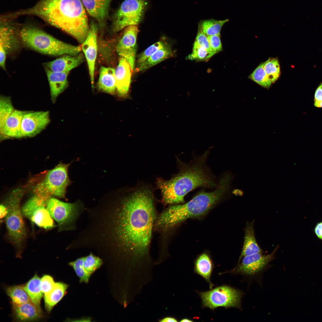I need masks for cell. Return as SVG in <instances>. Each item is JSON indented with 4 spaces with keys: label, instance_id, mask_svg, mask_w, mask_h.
<instances>
[{
    "label": "cell",
    "instance_id": "6da1fadb",
    "mask_svg": "<svg viewBox=\"0 0 322 322\" xmlns=\"http://www.w3.org/2000/svg\"><path fill=\"white\" fill-rule=\"evenodd\" d=\"M151 191L138 189L127 196L86 209L88 223L78 237L80 247L109 254L124 263L133 281L147 278L155 265L150 255L157 215Z\"/></svg>",
    "mask_w": 322,
    "mask_h": 322
},
{
    "label": "cell",
    "instance_id": "7a4b0ae2",
    "mask_svg": "<svg viewBox=\"0 0 322 322\" xmlns=\"http://www.w3.org/2000/svg\"><path fill=\"white\" fill-rule=\"evenodd\" d=\"M37 16L82 44L89 32L88 19L81 0H41L33 7L16 13Z\"/></svg>",
    "mask_w": 322,
    "mask_h": 322
},
{
    "label": "cell",
    "instance_id": "3957f363",
    "mask_svg": "<svg viewBox=\"0 0 322 322\" xmlns=\"http://www.w3.org/2000/svg\"><path fill=\"white\" fill-rule=\"evenodd\" d=\"M232 179L230 174H226L220 179L213 191L200 192L188 202L170 206L158 215L154 230L160 233L162 242H167L170 233L180 223L188 219L199 217L207 213L228 191Z\"/></svg>",
    "mask_w": 322,
    "mask_h": 322
},
{
    "label": "cell",
    "instance_id": "277c9868",
    "mask_svg": "<svg viewBox=\"0 0 322 322\" xmlns=\"http://www.w3.org/2000/svg\"><path fill=\"white\" fill-rule=\"evenodd\" d=\"M203 162L186 165L169 180L158 178L157 184L161 191L163 202L174 205L184 202L185 195L200 187H210L215 184Z\"/></svg>",
    "mask_w": 322,
    "mask_h": 322
},
{
    "label": "cell",
    "instance_id": "5b68a950",
    "mask_svg": "<svg viewBox=\"0 0 322 322\" xmlns=\"http://www.w3.org/2000/svg\"><path fill=\"white\" fill-rule=\"evenodd\" d=\"M23 46L40 53L53 56H75L80 52L79 46L61 41L38 27L27 25L20 29Z\"/></svg>",
    "mask_w": 322,
    "mask_h": 322
},
{
    "label": "cell",
    "instance_id": "8992f818",
    "mask_svg": "<svg viewBox=\"0 0 322 322\" xmlns=\"http://www.w3.org/2000/svg\"><path fill=\"white\" fill-rule=\"evenodd\" d=\"M69 165L60 163L48 171L34 186L35 195L47 199L54 197L65 198L66 188L71 183L68 173Z\"/></svg>",
    "mask_w": 322,
    "mask_h": 322
},
{
    "label": "cell",
    "instance_id": "52a82bcc",
    "mask_svg": "<svg viewBox=\"0 0 322 322\" xmlns=\"http://www.w3.org/2000/svg\"><path fill=\"white\" fill-rule=\"evenodd\" d=\"M46 207L52 218L57 223L60 231L75 230L76 222L85 209L80 200L65 202L53 197L47 199Z\"/></svg>",
    "mask_w": 322,
    "mask_h": 322
},
{
    "label": "cell",
    "instance_id": "ba28073f",
    "mask_svg": "<svg viewBox=\"0 0 322 322\" xmlns=\"http://www.w3.org/2000/svg\"><path fill=\"white\" fill-rule=\"evenodd\" d=\"M21 197V193L16 192L3 203L7 210L4 219L8 236L12 243L18 247L21 246L26 236L23 216L20 207Z\"/></svg>",
    "mask_w": 322,
    "mask_h": 322
},
{
    "label": "cell",
    "instance_id": "9c48e42d",
    "mask_svg": "<svg viewBox=\"0 0 322 322\" xmlns=\"http://www.w3.org/2000/svg\"><path fill=\"white\" fill-rule=\"evenodd\" d=\"M196 292L201 298L203 308L212 310L219 307L241 309L243 293L230 286L223 285L208 291Z\"/></svg>",
    "mask_w": 322,
    "mask_h": 322
},
{
    "label": "cell",
    "instance_id": "30bf717a",
    "mask_svg": "<svg viewBox=\"0 0 322 322\" xmlns=\"http://www.w3.org/2000/svg\"><path fill=\"white\" fill-rule=\"evenodd\" d=\"M147 5V0L124 1L113 16V32H118L127 27L137 25L142 20Z\"/></svg>",
    "mask_w": 322,
    "mask_h": 322
},
{
    "label": "cell",
    "instance_id": "8fae6325",
    "mask_svg": "<svg viewBox=\"0 0 322 322\" xmlns=\"http://www.w3.org/2000/svg\"><path fill=\"white\" fill-rule=\"evenodd\" d=\"M48 199L35 195L21 208L23 216L38 227L47 230L55 227L53 219L47 208Z\"/></svg>",
    "mask_w": 322,
    "mask_h": 322
},
{
    "label": "cell",
    "instance_id": "7c38bea8",
    "mask_svg": "<svg viewBox=\"0 0 322 322\" xmlns=\"http://www.w3.org/2000/svg\"><path fill=\"white\" fill-rule=\"evenodd\" d=\"M278 246H277L270 253L263 255L257 253L243 257L241 263L237 264L233 269L226 273L247 275H254L263 269L274 258Z\"/></svg>",
    "mask_w": 322,
    "mask_h": 322
},
{
    "label": "cell",
    "instance_id": "4fadbf2b",
    "mask_svg": "<svg viewBox=\"0 0 322 322\" xmlns=\"http://www.w3.org/2000/svg\"><path fill=\"white\" fill-rule=\"evenodd\" d=\"M50 122L48 111H29L22 119L20 138L36 136L45 129Z\"/></svg>",
    "mask_w": 322,
    "mask_h": 322
},
{
    "label": "cell",
    "instance_id": "5bb4252c",
    "mask_svg": "<svg viewBox=\"0 0 322 322\" xmlns=\"http://www.w3.org/2000/svg\"><path fill=\"white\" fill-rule=\"evenodd\" d=\"M23 46L20 34V29L3 19L0 28V49L4 50L7 55L16 54Z\"/></svg>",
    "mask_w": 322,
    "mask_h": 322
},
{
    "label": "cell",
    "instance_id": "9a60e30c",
    "mask_svg": "<svg viewBox=\"0 0 322 322\" xmlns=\"http://www.w3.org/2000/svg\"><path fill=\"white\" fill-rule=\"evenodd\" d=\"M138 32L137 25L130 26L125 28L123 36L116 47L117 52L127 61L132 72L134 68Z\"/></svg>",
    "mask_w": 322,
    "mask_h": 322
},
{
    "label": "cell",
    "instance_id": "2e32d148",
    "mask_svg": "<svg viewBox=\"0 0 322 322\" xmlns=\"http://www.w3.org/2000/svg\"><path fill=\"white\" fill-rule=\"evenodd\" d=\"M98 30V25L92 21L90 25L88 35L82 44L81 47V49L87 62L92 86L93 88L95 64L97 54V38Z\"/></svg>",
    "mask_w": 322,
    "mask_h": 322
},
{
    "label": "cell",
    "instance_id": "e0dca14e",
    "mask_svg": "<svg viewBox=\"0 0 322 322\" xmlns=\"http://www.w3.org/2000/svg\"><path fill=\"white\" fill-rule=\"evenodd\" d=\"M89 14L97 22L101 30L104 29L112 0H81Z\"/></svg>",
    "mask_w": 322,
    "mask_h": 322
},
{
    "label": "cell",
    "instance_id": "ac0fdd59",
    "mask_svg": "<svg viewBox=\"0 0 322 322\" xmlns=\"http://www.w3.org/2000/svg\"><path fill=\"white\" fill-rule=\"evenodd\" d=\"M84 55L81 53L75 56L65 55L56 59L43 63L44 67L55 72H69L84 61Z\"/></svg>",
    "mask_w": 322,
    "mask_h": 322
},
{
    "label": "cell",
    "instance_id": "d6986e66",
    "mask_svg": "<svg viewBox=\"0 0 322 322\" xmlns=\"http://www.w3.org/2000/svg\"><path fill=\"white\" fill-rule=\"evenodd\" d=\"M131 72L129 62L124 58L121 57L114 72L116 89L120 96H124L128 93L131 82Z\"/></svg>",
    "mask_w": 322,
    "mask_h": 322
},
{
    "label": "cell",
    "instance_id": "ffe728a7",
    "mask_svg": "<svg viewBox=\"0 0 322 322\" xmlns=\"http://www.w3.org/2000/svg\"><path fill=\"white\" fill-rule=\"evenodd\" d=\"M28 112L15 109L0 129L1 139L20 138L22 119Z\"/></svg>",
    "mask_w": 322,
    "mask_h": 322
},
{
    "label": "cell",
    "instance_id": "44dd1931",
    "mask_svg": "<svg viewBox=\"0 0 322 322\" xmlns=\"http://www.w3.org/2000/svg\"><path fill=\"white\" fill-rule=\"evenodd\" d=\"M12 310L14 319L18 321H36L40 319L43 315L41 308L31 301L12 305Z\"/></svg>",
    "mask_w": 322,
    "mask_h": 322
},
{
    "label": "cell",
    "instance_id": "7402d4cb",
    "mask_svg": "<svg viewBox=\"0 0 322 322\" xmlns=\"http://www.w3.org/2000/svg\"><path fill=\"white\" fill-rule=\"evenodd\" d=\"M44 67L49 84L51 99L54 103L59 95L68 86L67 77L69 72H54Z\"/></svg>",
    "mask_w": 322,
    "mask_h": 322
},
{
    "label": "cell",
    "instance_id": "603a6c76",
    "mask_svg": "<svg viewBox=\"0 0 322 322\" xmlns=\"http://www.w3.org/2000/svg\"><path fill=\"white\" fill-rule=\"evenodd\" d=\"M254 223V220L251 222H246L243 247L237 264L244 256L262 253V250L258 244L256 239Z\"/></svg>",
    "mask_w": 322,
    "mask_h": 322
},
{
    "label": "cell",
    "instance_id": "cb8c5ba5",
    "mask_svg": "<svg viewBox=\"0 0 322 322\" xmlns=\"http://www.w3.org/2000/svg\"><path fill=\"white\" fill-rule=\"evenodd\" d=\"M214 267V264L211 259L206 253L199 255L194 263V272L205 280L209 284L210 289H213L214 285L211 281V277Z\"/></svg>",
    "mask_w": 322,
    "mask_h": 322
},
{
    "label": "cell",
    "instance_id": "d4e9b609",
    "mask_svg": "<svg viewBox=\"0 0 322 322\" xmlns=\"http://www.w3.org/2000/svg\"><path fill=\"white\" fill-rule=\"evenodd\" d=\"M115 69L111 67H100L97 85L99 90L109 94L114 93L116 89Z\"/></svg>",
    "mask_w": 322,
    "mask_h": 322
},
{
    "label": "cell",
    "instance_id": "484cf974",
    "mask_svg": "<svg viewBox=\"0 0 322 322\" xmlns=\"http://www.w3.org/2000/svg\"><path fill=\"white\" fill-rule=\"evenodd\" d=\"M68 285L61 282H56L53 289L44 295L45 308L49 312L66 293Z\"/></svg>",
    "mask_w": 322,
    "mask_h": 322
},
{
    "label": "cell",
    "instance_id": "4316f807",
    "mask_svg": "<svg viewBox=\"0 0 322 322\" xmlns=\"http://www.w3.org/2000/svg\"><path fill=\"white\" fill-rule=\"evenodd\" d=\"M173 55V51L168 45L156 52L144 62L137 66L138 71H145Z\"/></svg>",
    "mask_w": 322,
    "mask_h": 322
},
{
    "label": "cell",
    "instance_id": "83f0119b",
    "mask_svg": "<svg viewBox=\"0 0 322 322\" xmlns=\"http://www.w3.org/2000/svg\"><path fill=\"white\" fill-rule=\"evenodd\" d=\"M41 278L35 274L26 284L24 288L31 301L38 307L41 308V301L43 296L40 286Z\"/></svg>",
    "mask_w": 322,
    "mask_h": 322
},
{
    "label": "cell",
    "instance_id": "f1b7e54d",
    "mask_svg": "<svg viewBox=\"0 0 322 322\" xmlns=\"http://www.w3.org/2000/svg\"><path fill=\"white\" fill-rule=\"evenodd\" d=\"M6 291L11 300L12 305H19L31 301L24 288V285L8 287L6 289Z\"/></svg>",
    "mask_w": 322,
    "mask_h": 322
},
{
    "label": "cell",
    "instance_id": "f546056e",
    "mask_svg": "<svg viewBox=\"0 0 322 322\" xmlns=\"http://www.w3.org/2000/svg\"><path fill=\"white\" fill-rule=\"evenodd\" d=\"M228 19L217 20L213 19L205 20L199 24L204 33L207 36L220 35L221 29Z\"/></svg>",
    "mask_w": 322,
    "mask_h": 322
},
{
    "label": "cell",
    "instance_id": "4dcf8cb0",
    "mask_svg": "<svg viewBox=\"0 0 322 322\" xmlns=\"http://www.w3.org/2000/svg\"><path fill=\"white\" fill-rule=\"evenodd\" d=\"M264 62L260 64L248 78L262 87L269 89L272 83L264 70Z\"/></svg>",
    "mask_w": 322,
    "mask_h": 322
},
{
    "label": "cell",
    "instance_id": "1f68e13d",
    "mask_svg": "<svg viewBox=\"0 0 322 322\" xmlns=\"http://www.w3.org/2000/svg\"><path fill=\"white\" fill-rule=\"evenodd\" d=\"M264 70L272 83L280 77L281 72L279 62L277 58H269L264 62Z\"/></svg>",
    "mask_w": 322,
    "mask_h": 322
},
{
    "label": "cell",
    "instance_id": "d6a6232c",
    "mask_svg": "<svg viewBox=\"0 0 322 322\" xmlns=\"http://www.w3.org/2000/svg\"><path fill=\"white\" fill-rule=\"evenodd\" d=\"M11 98L9 96L1 95L0 97V129L15 110Z\"/></svg>",
    "mask_w": 322,
    "mask_h": 322
},
{
    "label": "cell",
    "instance_id": "836d02e7",
    "mask_svg": "<svg viewBox=\"0 0 322 322\" xmlns=\"http://www.w3.org/2000/svg\"><path fill=\"white\" fill-rule=\"evenodd\" d=\"M84 257L78 258L76 260L69 262V265L74 269L76 275L79 278L80 283H88L91 274L85 270L83 264Z\"/></svg>",
    "mask_w": 322,
    "mask_h": 322
},
{
    "label": "cell",
    "instance_id": "e575fe53",
    "mask_svg": "<svg viewBox=\"0 0 322 322\" xmlns=\"http://www.w3.org/2000/svg\"><path fill=\"white\" fill-rule=\"evenodd\" d=\"M215 54L194 42L192 53L188 55V58L189 60L198 61H207Z\"/></svg>",
    "mask_w": 322,
    "mask_h": 322
},
{
    "label": "cell",
    "instance_id": "d590c367",
    "mask_svg": "<svg viewBox=\"0 0 322 322\" xmlns=\"http://www.w3.org/2000/svg\"><path fill=\"white\" fill-rule=\"evenodd\" d=\"M103 264L102 259L92 252L84 257V267L86 271L91 275L101 267Z\"/></svg>",
    "mask_w": 322,
    "mask_h": 322
},
{
    "label": "cell",
    "instance_id": "8d00e7d4",
    "mask_svg": "<svg viewBox=\"0 0 322 322\" xmlns=\"http://www.w3.org/2000/svg\"><path fill=\"white\" fill-rule=\"evenodd\" d=\"M168 45L166 42L161 40L150 46L138 56L137 61V66L144 62L156 52Z\"/></svg>",
    "mask_w": 322,
    "mask_h": 322
},
{
    "label": "cell",
    "instance_id": "74e56055",
    "mask_svg": "<svg viewBox=\"0 0 322 322\" xmlns=\"http://www.w3.org/2000/svg\"><path fill=\"white\" fill-rule=\"evenodd\" d=\"M56 282L50 275H44L41 278L40 286L44 295L48 293L54 288Z\"/></svg>",
    "mask_w": 322,
    "mask_h": 322
},
{
    "label": "cell",
    "instance_id": "f35d334b",
    "mask_svg": "<svg viewBox=\"0 0 322 322\" xmlns=\"http://www.w3.org/2000/svg\"><path fill=\"white\" fill-rule=\"evenodd\" d=\"M194 42L201 47L213 52L210 48L208 36L204 33L199 25L197 34Z\"/></svg>",
    "mask_w": 322,
    "mask_h": 322
},
{
    "label": "cell",
    "instance_id": "ab89813d",
    "mask_svg": "<svg viewBox=\"0 0 322 322\" xmlns=\"http://www.w3.org/2000/svg\"><path fill=\"white\" fill-rule=\"evenodd\" d=\"M208 37L210 48L215 54L222 50L220 35H211Z\"/></svg>",
    "mask_w": 322,
    "mask_h": 322
},
{
    "label": "cell",
    "instance_id": "60d3db41",
    "mask_svg": "<svg viewBox=\"0 0 322 322\" xmlns=\"http://www.w3.org/2000/svg\"><path fill=\"white\" fill-rule=\"evenodd\" d=\"M314 105L316 107L322 108V83L318 86L315 92Z\"/></svg>",
    "mask_w": 322,
    "mask_h": 322
},
{
    "label": "cell",
    "instance_id": "b9f144b4",
    "mask_svg": "<svg viewBox=\"0 0 322 322\" xmlns=\"http://www.w3.org/2000/svg\"><path fill=\"white\" fill-rule=\"evenodd\" d=\"M178 321L175 317L170 316L164 317L160 318L158 320V322H178Z\"/></svg>",
    "mask_w": 322,
    "mask_h": 322
},
{
    "label": "cell",
    "instance_id": "7bdbcfd3",
    "mask_svg": "<svg viewBox=\"0 0 322 322\" xmlns=\"http://www.w3.org/2000/svg\"><path fill=\"white\" fill-rule=\"evenodd\" d=\"M315 232L317 236L322 240V222L319 223L315 228Z\"/></svg>",
    "mask_w": 322,
    "mask_h": 322
},
{
    "label": "cell",
    "instance_id": "ee69618b",
    "mask_svg": "<svg viewBox=\"0 0 322 322\" xmlns=\"http://www.w3.org/2000/svg\"><path fill=\"white\" fill-rule=\"evenodd\" d=\"M7 213V208L5 206L2 204L0 205V216L1 219L5 218Z\"/></svg>",
    "mask_w": 322,
    "mask_h": 322
},
{
    "label": "cell",
    "instance_id": "f6af8a7d",
    "mask_svg": "<svg viewBox=\"0 0 322 322\" xmlns=\"http://www.w3.org/2000/svg\"><path fill=\"white\" fill-rule=\"evenodd\" d=\"M179 321L182 322H192L194 321L188 318H184L181 319Z\"/></svg>",
    "mask_w": 322,
    "mask_h": 322
}]
</instances>
